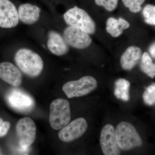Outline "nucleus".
Wrapping results in <instances>:
<instances>
[{
	"instance_id": "nucleus-1",
	"label": "nucleus",
	"mask_w": 155,
	"mask_h": 155,
	"mask_svg": "<svg viewBox=\"0 0 155 155\" xmlns=\"http://www.w3.org/2000/svg\"><path fill=\"white\" fill-rule=\"evenodd\" d=\"M15 61L19 69L29 77H37L43 69L44 62L41 57L28 49L18 50L15 55Z\"/></svg>"
},
{
	"instance_id": "nucleus-2",
	"label": "nucleus",
	"mask_w": 155,
	"mask_h": 155,
	"mask_svg": "<svg viewBox=\"0 0 155 155\" xmlns=\"http://www.w3.org/2000/svg\"><path fill=\"white\" fill-rule=\"evenodd\" d=\"M116 133L117 143L121 149L129 150L143 144L141 137L136 129L129 122L119 123L116 127Z\"/></svg>"
},
{
	"instance_id": "nucleus-3",
	"label": "nucleus",
	"mask_w": 155,
	"mask_h": 155,
	"mask_svg": "<svg viewBox=\"0 0 155 155\" xmlns=\"http://www.w3.org/2000/svg\"><path fill=\"white\" fill-rule=\"evenodd\" d=\"M71 118L70 104L67 100L58 98L52 102L49 117L52 128L56 130L62 129L69 124Z\"/></svg>"
},
{
	"instance_id": "nucleus-4",
	"label": "nucleus",
	"mask_w": 155,
	"mask_h": 155,
	"mask_svg": "<svg viewBox=\"0 0 155 155\" xmlns=\"http://www.w3.org/2000/svg\"><path fill=\"white\" fill-rule=\"evenodd\" d=\"M64 18L69 26L80 28L89 35L95 32L96 26L94 20L83 9L75 6L64 14Z\"/></svg>"
},
{
	"instance_id": "nucleus-5",
	"label": "nucleus",
	"mask_w": 155,
	"mask_h": 155,
	"mask_svg": "<svg viewBox=\"0 0 155 155\" xmlns=\"http://www.w3.org/2000/svg\"><path fill=\"white\" fill-rule=\"evenodd\" d=\"M97 87V82L91 76H85L78 80L68 81L63 85V90L69 98L86 95Z\"/></svg>"
},
{
	"instance_id": "nucleus-6",
	"label": "nucleus",
	"mask_w": 155,
	"mask_h": 155,
	"mask_svg": "<svg viewBox=\"0 0 155 155\" xmlns=\"http://www.w3.org/2000/svg\"><path fill=\"white\" fill-rule=\"evenodd\" d=\"M6 100L11 107L20 113H28L34 108L33 98L25 92L18 89L10 91L6 95Z\"/></svg>"
},
{
	"instance_id": "nucleus-7",
	"label": "nucleus",
	"mask_w": 155,
	"mask_h": 155,
	"mask_svg": "<svg viewBox=\"0 0 155 155\" xmlns=\"http://www.w3.org/2000/svg\"><path fill=\"white\" fill-rule=\"evenodd\" d=\"M36 131V125L32 119L25 117L19 120L16 125V133L20 147L25 149L30 147L35 140Z\"/></svg>"
},
{
	"instance_id": "nucleus-8",
	"label": "nucleus",
	"mask_w": 155,
	"mask_h": 155,
	"mask_svg": "<svg viewBox=\"0 0 155 155\" xmlns=\"http://www.w3.org/2000/svg\"><path fill=\"white\" fill-rule=\"evenodd\" d=\"M87 126L84 118H77L62 128L58 137L64 142H70L81 137L86 132Z\"/></svg>"
},
{
	"instance_id": "nucleus-9",
	"label": "nucleus",
	"mask_w": 155,
	"mask_h": 155,
	"mask_svg": "<svg viewBox=\"0 0 155 155\" xmlns=\"http://www.w3.org/2000/svg\"><path fill=\"white\" fill-rule=\"evenodd\" d=\"M100 144L104 154H120V148L116 140V130L113 125L107 124L103 127L100 136Z\"/></svg>"
},
{
	"instance_id": "nucleus-10",
	"label": "nucleus",
	"mask_w": 155,
	"mask_h": 155,
	"mask_svg": "<svg viewBox=\"0 0 155 155\" xmlns=\"http://www.w3.org/2000/svg\"><path fill=\"white\" fill-rule=\"evenodd\" d=\"M64 38L67 44L78 49H84L88 47L92 39L88 34L80 28L69 26L64 31Z\"/></svg>"
},
{
	"instance_id": "nucleus-11",
	"label": "nucleus",
	"mask_w": 155,
	"mask_h": 155,
	"mask_svg": "<svg viewBox=\"0 0 155 155\" xmlns=\"http://www.w3.org/2000/svg\"><path fill=\"white\" fill-rule=\"evenodd\" d=\"M19 22L18 11L9 0H0V27L14 28Z\"/></svg>"
},
{
	"instance_id": "nucleus-12",
	"label": "nucleus",
	"mask_w": 155,
	"mask_h": 155,
	"mask_svg": "<svg viewBox=\"0 0 155 155\" xmlns=\"http://www.w3.org/2000/svg\"><path fill=\"white\" fill-rule=\"evenodd\" d=\"M0 78L14 87H19L22 83L21 72L14 64L9 62L0 64Z\"/></svg>"
},
{
	"instance_id": "nucleus-13",
	"label": "nucleus",
	"mask_w": 155,
	"mask_h": 155,
	"mask_svg": "<svg viewBox=\"0 0 155 155\" xmlns=\"http://www.w3.org/2000/svg\"><path fill=\"white\" fill-rule=\"evenodd\" d=\"M47 46L50 51L56 56H63L69 51L67 42L60 34L54 31L48 33Z\"/></svg>"
},
{
	"instance_id": "nucleus-14",
	"label": "nucleus",
	"mask_w": 155,
	"mask_h": 155,
	"mask_svg": "<svg viewBox=\"0 0 155 155\" xmlns=\"http://www.w3.org/2000/svg\"><path fill=\"white\" fill-rule=\"evenodd\" d=\"M41 10L39 7L31 4H22L18 8L19 20L27 25H31L38 21Z\"/></svg>"
},
{
	"instance_id": "nucleus-15",
	"label": "nucleus",
	"mask_w": 155,
	"mask_h": 155,
	"mask_svg": "<svg viewBox=\"0 0 155 155\" xmlns=\"http://www.w3.org/2000/svg\"><path fill=\"white\" fill-rule=\"evenodd\" d=\"M142 56V51L137 47H129L122 54L120 58V64L124 70H131L138 63Z\"/></svg>"
},
{
	"instance_id": "nucleus-16",
	"label": "nucleus",
	"mask_w": 155,
	"mask_h": 155,
	"mask_svg": "<svg viewBox=\"0 0 155 155\" xmlns=\"http://www.w3.org/2000/svg\"><path fill=\"white\" fill-rule=\"evenodd\" d=\"M106 29L108 33L114 38L121 36L123 31L130 27L128 21L122 18L116 19L114 17L108 18L106 22Z\"/></svg>"
},
{
	"instance_id": "nucleus-17",
	"label": "nucleus",
	"mask_w": 155,
	"mask_h": 155,
	"mask_svg": "<svg viewBox=\"0 0 155 155\" xmlns=\"http://www.w3.org/2000/svg\"><path fill=\"white\" fill-rule=\"evenodd\" d=\"M130 83L124 78H119L115 83L114 94L118 99L127 101L130 99L129 89Z\"/></svg>"
},
{
	"instance_id": "nucleus-18",
	"label": "nucleus",
	"mask_w": 155,
	"mask_h": 155,
	"mask_svg": "<svg viewBox=\"0 0 155 155\" xmlns=\"http://www.w3.org/2000/svg\"><path fill=\"white\" fill-rule=\"evenodd\" d=\"M140 67L141 71L151 78L155 77V64L153 63L148 53L144 52L143 54Z\"/></svg>"
},
{
	"instance_id": "nucleus-19",
	"label": "nucleus",
	"mask_w": 155,
	"mask_h": 155,
	"mask_svg": "<svg viewBox=\"0 0 155 155\" xmlns=\"http://www.w3.org/2000/svg\"><path fill=\"white\" fill-rule=\"evenodd\" d=\"M145 22L150 25H155V6L149 5L145 6L142 11Z\"/></svg>"
},
{
	"instance_id": "nucleus-20",
	"label": "nucleus",
	"mask_w": 155,
	"mask_h": 155,
	"mask_svg": "<svg viewBox=\"0 0 155 155\" xmlns=\"http://www.w3.org/2000/svg\"><path fill=\"white\" fill-rule=\"evenodd\" d=\"M143 101L146 104L153 106L155 104V84H151L146 89L143 95Z\"/></svg>"
},
{
	"instance_id": "nucleus-21",
	"label": "nucleus",
	"mask_w": 155,
	"mask_h": 155,
	"mask_svg": "<svg viewBox=\"0 0 155 155\" xmlns=\"http://www.w3.org/2000/svg\"><path fill=\"white\" fill-rule=\"evenodd\" d=\"M125 7L128 8L130 12L137 13L142 10L141 5L145 0H122Z\"/></svg>"
},
{
	"instance_id": "nucleus-22",
	"label": "nucleus",
	"mask_w": 155,
	"mask_h": 155,
	"mask_svg": "<svg viewBox=\"0 0 155 155\" xmlns=\"http://www.w3.org/2000/svg\"><path fill=\"white\" fill-rule=\"evenodd\" d=\"M97 5L103 7L107 11L112 12L118 6V0H95Z\"/></svg>"
},
{
	"instance_id": "nucleus-23",
	"label": "nucleus",
	"mask_w": 155,
	"mask_h": 155,
	"mask_svg": "<svg viewBox=\"0 0 155 155\" xmlns=\"http://www.w3.org/2000/svg\"><path fill=\"white\" fill-rule=\"evenodd\" d=\"M11 127V124L9 122H4L0 118V137L5 136L8 133Z\"/></svg>"
},
{
	"instance_id": "nucleus-24",
	"label": "nucleus",
	"mask_w": 155,
	"mask_h": 155,
	"mask_svg": "<svg viewBox=\"0 0 155 155\" xmlns=\"http://www.w3.org/2000/svg\"><path fill=\"white\" fill-rule=\"evenodd\" d=\"M149 51L151 56L155 59V42L150 46Z\"/></svg>"
},
{
	"instance_id": "nucleus-25",
	"label": "nucleus",
	"mask_w": 155,
	"mask_h": 155,
	"mask_svg": "<svg viewBox=\"0 0 155 155\" xmlns=\"http://www.w3.org/2000/svg\"><path fill=\"white\" fill-rule=\"evenodd\" d=\"M1 152H0V154H1Z\"/></svg>"
}]
</instances>
